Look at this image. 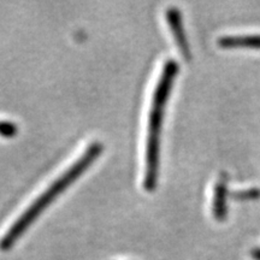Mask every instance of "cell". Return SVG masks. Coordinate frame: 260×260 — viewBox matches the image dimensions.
Segmentation results:
<instances>
[{
    "instance_id": "277c9868",
    "label": "cell",
    "mask_w": 260,
    "mask_h": 260,
    "mask_svg": "<svg viewBox=\"0 0 260 260\" xmlns=\"http://www.w3.org/2000/svg\"><path fill=\"white\" fill-rule=\"evenodd\" d=\"M218 45L222 47H255L260 48V34L225 35L218 39Z\"/></svg>"
},
{
    "instance_id": "ba28073f",
    "label": "cell",
    "mask_w": 260,
    "mask_h": 260,
    "mask_svg": "<svg viewBox=\"0 0 260 260\" xmlns=\"http://www.w3.org/2000/svg\"><path fill=\"white\" fill-rule=\"evenodd\" d=\"M252 255L254 256V259H255V260H260V248H255V249H253Z\"/></svg>"
},
{
    "instance_id": "7a4b0ae2",
    "label": "cell",
    "mask_w": 260,
    "mask_h": 260,
    "mask_svg": "<svg viewBox=\"0 0 260 260\" xmlns=\"http://www.w3.org/2000/svg\"><path fill=\"white\" fill-rule=\"evenodd\" d=\"M178 71V64L174 59H168L155 86L152 98L151 110L148 117L147 140H146V169L144 187L147 190H153L157 184L159 169V145H160L161 123L164 117L165 105L169 99L172 82Z\"/></svg>"
},
{
    "instance_id": "8992f818",
    "label": "cell",
    "mask_w": 260,
    "mask_h": 260,
    "mask_svg": "<svg viewBox=\"0 0 260 260\" xmlns=\"http://www.w3.org/2000/svg\"><path fill=\"white\" fill-rule=\"evenodd\" d=\"M16 125L11 122H6V121H0V135H5V136H12L16 133Z\"/></svg>"
},
{
    "instance_id": "3957f363",
    "label": "cell",
    "mask_w": 260,
    "mask_h": 260,
    "mask_svg": "<svg viewBox=\"0 0 260 260\" xmlns=\"http://www.w3.org/2000/svg\"><path fill=\"white\" fill-rule=\"evenodd\" d=\"M167 17L172 34H174L175 39H176L177 46L180 47L181 53L183 54L187 59H189V47H188V42L186 39V34H184L183 30V25H182L180 12H178V10L176 8H170L167 12Z\"/></svg>"
},
{
    "instance_id": "52a82bcc",
    "label": "cell",
    "mask_w": 260,
    "mask_h": 260,
    "mask_svg": "<svg viewBox=\"0 0 260 260\" xmlns=\"http://www.w3.org/2000/svg\"><path fill=\"white\" fill-rule=\"evenodd\" d=\"M236 198L239 199H254V198H258L260 195V191L258 189H247V190H241L234 193Z\"/></svg>"
},
{
    "instance_id": "5b68a950",
    "label": "cell",
    "mask_w": 260,
    "mask_h": 260,
    "mask_svg": "<svg viewBox=\"0 0 260 260\" xmlns=\"http://www.w3.org/2000/svg\"><path fill=\"white\" fill-rule=\"evenodd\" d=\"M226 182L220 177L214 187L213 195V214L217 219H223L226 214Z\"/></svg>"
},
{
    "instance_id": "6da1fadb",
    "label": "cell",
    "mask_w": 260,
    "mask_h": 260,
    "mask_svg": "<svg viewBox=\"0 0 260 260\" xmlns=\"http://www.w3.org/2000/svg\"><path fill=\"white\" fill-rule=\"evenodd\" d=\"M102 149L103 145L100 142H93L83 152L82 155L73 162V165L69 169H67L57 180L52 182L51 186L45 191H42L40 197H38L37 199L32 201L27 209L23 211V213L18 218H16L12 225L6 230V233L0 239V249L2 251H8V249L11 248L15 245V242L17 241L18 237L22 236V234L34 222V219L37 218L39 214L46 209L54 198L60 194V191H63L65 188L69 187L71 182L76 180L89 167L90 162L100 154Z\"/></svg>"
}]
</instances>
